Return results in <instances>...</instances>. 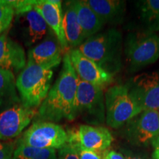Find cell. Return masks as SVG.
<instances>
[{"label": "cell", "mask_w": 159, "mask_h": 159, "mask_svg": "<svg viewBox=\"0 0 159 159\" xmlns=\"http://www.w3.org/2000/svg\"><path fill=\"white\" fill-rule=\"evenodd\" d=\"M78 80L67 52L63 55L62 69L58 78L36 113V122L55 123L63 119L73 120Z\"/></svg>", "instance_id": "1"}, {"label": "cell", "mask_w": 159, "mask_h": 159, "mask_svg": "<svg viewBox=\"0 0 159 159\" xmlns=\"http://www.w3.org/2000/svg\"><path fill=\"white\" fill-rule=\"evenodd\" d=\"M122 33L111 28L87 39L77 49L85 57L114 75L122 66Z\"/></svg>", "instance_id": "2"}, {"label": "cell", "mask_w": 159, "mask_h": 159, "mask_svg": "<svg viewBox=\"0 0 159 159\" xmlns=\"http://www.w3.org/2000/svg\"><path fill=\"white\" fill-rule=\"evenodd\" d=\"M55 63L36 64L27 61L16 79V89L25 107L33 108L41 105L50 90Z\"/></svg>", "instance_id": "3"}, {"label": "cell", "mask_w": 159, "mask_h": 159, "mask_svg": "<svg viewBox=\"0 0 159 159\" xmlns=\"http://www.w3.org/2000/svg\"><path fill=\"white\" fill-rule=\"evenodd\" d=\"M105 121L112 128L127 124L142 110L128 91L127 85H116L108 89L105 94Z\"/></svg>", "instance_id": "4"}, {"label": "cell", "mask_w": 159, "mask_h": 159, "mask_svg": "<svg viewBox=\"0 0 159 159\" xmlns=\"http://www.w3.org/2000/svg\"><path fill=\"white\" fill-rule=\"evenodd\" d=\"M125 54L130 71L152 64L159 58V35L145 31L130 33L125 40Z\"/></svg>", "instance_id": "5"}, {"label": "cell", "mask_w": 159, "mask_h": 159, "mask_svg": "<svg viewBox=\"0 0 159 159\" xmlns=\"http://www.w3.org/2000/svg\"><path fill=\"white\" fill-rule=\"evenodd\" d=\"M82 116L86 122L99 124L105 121L103 88L78 80L73 119Z\"/></svg>", "instance_id": "6"}, {"label": "cell", "mask_w": 159, "mask_h": 159, "mask_svg": "<svg viewBox=\"0 0 159 159\" xmlns=\"http://www.w3.org/2000/svg\"><path fill=\"white\" fill-rule=\"evenodd\" d=\"M67 132L61 125L49 122H35L25 131L19 144L38 148L61 149L67 143Z\"/></svg>", "instance_id": "7"}, {"label": "cell", "mask_w": 159, "mask_h": 159, "mask_svg": "<svg viewBox=\"0 0 159 159\" xmlns=\"http://www.w3.org/2000/svg\"><path fill=\"white\" fill-rule=\"evenodd\" d=\"M126 85L142 111L159 110V69L136 75Z\"/></svg>", "instance_id": "8"}, {"label": "cell", "mask_w": 159, "mask_h": 159, "mask_svg": "<svg viewBox=\"0 0 159 159\" xmlns=\"http://www.w3.org/2000/svg\"><path fill=\"white\" fill-rule=\"evenodd\" d=\"M67 143L77 144L86 150L100 152L111 146L114 138L108 129L103 127L81 125L67 132Z\"/></svg>", "instance_id": "9"}, {"label": "cell", "mask_w": 159, "mask_h": 159, "mask_svg": "<svg viewBox=\"0 0 159 159\" xmlns=\"http://www.w3.org/2000/svg\"><path fill=\"white\" fill-rule=\"evenodd\" d=\"M70 61L78 79L90 84L104 88L113 81V75L85 57L77 48L69 50Z\"/></svg>", "instance_id": "10"}, {"label": "cell", "mask_w": 159, "mask_h": 159, "mask_svg": "<svg viewBox=\"0 0 159 159\" xmlns=\"http://www.w3.org/2000/svg\"><path fill=\"white\" fill-rule=\"evenodd\" d=\"M36 113L33 108L16 105L0 114V140L16 138L28 126Z\"/></svg>", "instance_id": "11"}, {"label": "cell", "mask_w": 159, "mask_h": 159, "mask_svg": "<svg viewBox=\"0 0 159 159\" xmlns=\"http://www.w3.org/2000/svg\"><path fill=\"white\" fill-rule=\"evenodd\" d=\"M15 21L19 35L27 46L42 41L52 31L34 8L16 15Z\"/></svg>", "instance_id": "12"}, {"label": "cell", "mask_w": 159, "mask_h": 159, "mask_svg": "<svg viewBox=\"0 0 159 159\" xmlns=\"http://www.w3.org/2000/svg\"><path fill=\"white\" fill-rule=\"evenodd\" d=\"M129 134L139 144H146L159 136L158 111H143L127 123Z\"/></svg>", "instance_id": "13"}, {"label": "cell", "mask_w": 159, "mask_h": 159, "mask_svg": "<svg viewBox=\"0 0 159 159\" xmlns=\"http://www.w3.org/2000/svg\"><path fill=\"white\" fill-rule=\"evenodd\" d=\"M34 9L43 17L57 37L63 50H69L63 30L62 2L57 0H39L35 1Z\"/></svg>", "instance_id": "14"}, {"label": "cell", "mask_w": 159, "mask_h": 159, "mask_svg": "<svg viewBox=\"0 0 159 159\" xmlns=\"http://www.w3.org/2000/svg\"><path fill=\"white\" fill-rule=\"evenodd\" d=\"M26 62L23 47L10 39L5 32L2 33L0 35V68L18 72L25 68Z\"/></svg>", "instance_id": "15"}, {"label": "cell", "mask_w": 159, "mask_h": 159, "mask_svg": "<svg viewBox=\"0 0 159 159\" xmlns=\"http://www.w3.org/2000/svg\"><path fill=\"white\" fill-rule=\"evenodd\" d=\"M63 52L57 37L52 31H50L42 41L28 52V61L36 64L52 63L60 64Z\"/></svg>", "instance_id": "16"}, {"label": "cell", "mask_w": 159, "mask_h": 159, "mask_svg": "<svg viewBox=\"0 0 159 159\" xmlns=\"http://www.w3.org/2000/svg\"><path fill=\"white\" fill-rule=\"evenodd\" d=\"M89 7L105 23H122L126 11V3L121 0H86Z\"/></svg>", "instance_id": "17"}, {"label": "cell", "mask_w": 159, "mask_h": 159, "mask_svg": "<svg viewBox=\"0 0 159 159\" xmlns=\"http://www.w3.org/2000/svg\"><path fill=\"white\" fill-rule=\"evenodd\" d=\"M63 30L69 47L78 48L85 41L83 30L77 19L74 1L68 2L66 5L63 13Z\"/></svg>", "instance_id": "18"}, {"label": "cell", "mask_w": 159, "mask_h": 159, "mask_svg": "<svg viewBox=\"0 0 159 159\" xmlns=\"http://www.w3.org/2000/svg\"><path fill=\"white\" fill-rule=\"evenodd\" d=\"M74 5L85 40L98 33L105 25L102 19L87 5L85 1H74Z\"/></svg>", "instance_id": "19"}, {"label": "cell", "mask_w": 159, "mask_h": 159, "mask_svg": "<svg viewBox=\"0 0 159 159\" xmlns=\"http://www.w3.org/2000/svg\"><path fill=\"white\" fill-rule=\"evenodd\" d=\"M139 19L144 30L156 33L159 31V0H144L139 2Z\"/></svg>", "instance_id": "20"}, {"label": "cell", "mask_w": 159, "mask_h": 159, "mask_svg": "<svg viewBox=\"0 0 159 159\" xmlns=\"http://www.w3.org/2000/svg\"><path fill=\"white\" fill-rule=\"evenodd\" d=\"M13 159H57L55 149L38 148L19 144L15 149Z\"/></svg>", "instance_id": "21"}, {"label": "cell", "mask_w": 159, "mask_h": 159, "mask_svg": "<svg viewBox=\"0 0 159 159\" xmlns=\"http://www.w3.org/2000/svg\"><path fill=\"white\" fill-rule=\"evenodd\" d=\"M0 99L18 101L16 80L11 71L0 68Z\"/></svg>", "instance_id": "22"}, {"label": "cell", "mask_w": 159, "mask_h": 159, "mask_svg": "<svg viewBox=\"0 0 159 159\" xmlns=\"http://www.w3.org/2000/svg\"><path fill=\"white\" fill-rule=\"evenodd\" d=\"M14 15V9L10 1L0 0V33H4L8 28Z\"/></svg>", "instance_id": "23"}, {"label": "cell", "mask_w": 159, "mask_h": 159, "mask_svg": "<svg viewBox=\"0 0 159 159\" xmlns=\"http://www.w3.org/2000/svg\"><path fill=\"white\" fill-rule=\"evenodd\" d=\"M57 159H80V158L75 149L69 143H66L59 149Z\"/></svg>", "instance_id": "24"}, {"label": "cell", "mask_w": 159, "mask_h": 159, "mask_svg": "<svg viewBox=\"0 0 159 159\" xmlns=\"http://www.w3.org/2000/svg\"><path fill=\"white\" fill-rule=\"evenodd\" d=\"M69 144H71L75 149L77 154H78L80 159H102L99 152L86 150V149L83 148L82 147H80L77 144H70V143H69Z\"/></svg>", "instance_id": "25"}, {"label": "cell", "mask_w": 159, "mask_h": 159, "mask_svg": "<svg viewBox=\"0 0 159 159\" xmlns=\"http://www.w3.org/2000/svg\"><path fill=\"white\" fill-rule=\"evenodd\" d=\"M14 151L13 143L0 142V159H13Z\"/></svg>", "instance_id": "26"}, {"label": "cell", "mask_w": 159, "mask_h": 159, "mask_svg": "<svg viewBox=\"0 0 159 159\" xmlns=\"http://www.w3.org/2000/svg\"><path fill=\"white\" fill-rule=\"evenodd\" d=\"M102 159H125L124 156L122 154L119 153L116 151H105L103 155Z\"/></svg>", "instance_id": "27"}, {"label": "cell", "mask_w": 159, "mask_h": 159, "mask_svg": "<svg viewBox=\"0 0 159 159\" xmlns=\"http://www.w3.org/2000/svg\"><path fill=\"white\" fill-rule=\"evenodd\" d=\"M152 144L154 146V151L152 153L153 159H159V136L152 141Z\"/></svg>", "instance_id": "28"}, {"label": "cell", "mask_w": 159, "mask_h": 159, "mask_svg": "<svg viewBox=\"0 0 159 159\" xmlns=\"http://www.w3.org/2000/svg\"><path fill=\"white\" fill-rule=\"evenodd\" d=\"M125 159H142V158H139V157L135 156H131V155H127Z\"/></svg>", "instance_id": "29"}, {"label": "cell", "mask_w": 159, "mask_h": 159, "mask_svg": "<svg viewBox=\"0 0 159 159\" xmlns=\"http://www.w3.org/2000/svg\"><path fill=\"white\" fill-rule=\"evenodd\" d=\"M158 116H159V110L158 111Z\"/></svg>", "instance_id": "30"}, {"label": "cell", "mask_w": 159, "mask_h": 159, "mask_svg": "<svg viewBox=\"0 0 159 159\" xmlns=\"http://www.w3.org/2000/svg\"><path fill=\"white\" fill-rule=\"evenodd\" d=\"M1 34H2V33H0V35H1Z\"/></svg>", "instance_id": "31"}]
</instances>
